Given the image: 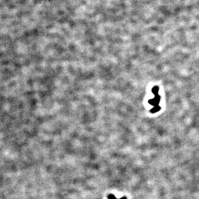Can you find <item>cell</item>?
Instances as JSON below:
<instances>
[{
    "label": "cell",
    "mask_w": 199,
    "mask_h": 199,
    "mask_svg": "<svg viewBox=\"0 0 199 199\" xmlns=\"http://www.w3.org/2000/svg\"><path fill=\"white\" fill-rule=\"evenodd\" d=\"M155 96V97L154 98H153V99L149 100V102L151 104V105H154L155 106L158 105V104L159 103V101H160V97H159L158 95H156Z\"/></svg>",
    "instance_id": "cell-1"
},
{
    "label": "cell",
    "mask_w": 199,
    "mask_h": 199,
    "mask_svg": "<svg viewBox=\"0 0 199 199\" xmlns=\"http://www.w3.org/2000/svg\"><path fill=\"white\" fill-rule=\"evenodd\" d=\"M158 91H159V89L158 87H153V89H152V92H153V94L156 95H158Z\"/></svg>",
    "instance_id": "cell-2"
},
{
    "label": "cell",
    "mask_w": 199,
    "mask_h": 199,
    "mask_svg": "<svg viewBox=\"0 0 199 199\" xmlns=\"http://www.w3.org/2000/svg\"><path fill=\"white\" fill-rule=\"evenodd\" d=\"M159 110H160V107H159V106L158 105L155 106L154 107V108L151 110V112H157V111H158Z\"/></svg>",
    "instance_id": "cell-3"
},
{
    "label": "cell",
    "mask_w": 199,
    "mask_h": 199,
    "mask_svg": "<svg viewBox=\"0 0 199 199\" xmlns=\"http://www.w3.org/2000/svg\"><path fill=\"white\" fill-rule=\"evenodd\" d=\"M108 198V199H117L116 198V197H114V195H113L112 194L109 195ZM119 199H126V198H125H125H122Z\"/></svg>",
    "instance_id": "cell-4"
}]
</instances>
